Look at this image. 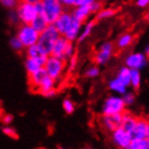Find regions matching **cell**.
I'll return each mask as SVG.
<instances>
[{"mask_svg": "<svg viewBox=\"0 0 149 149\" xmlns=\"http://www.w3.org/2000/svg\"><path fill=\"white\" fill-rule=\"evenodd\" d=\"M27 81L33 92L39 93L42 96L57 88V82L48 75L45 68H42L33 74L27 75Z\"/></svg>", "mask_w": 149, "mask_h": 149, "instance_id": "cell-1", "label": "cell"}, {"mask_svg": "<svg viewBox=\"0 0 149 149\" xmlns=\"http://www.w3.org/2000/svg\"><path fill=\"white\" fill-rule=\"evenodd\" d=\"M39 15H42L47 22L54 24L66 9L61 0H42L36 4Z\"/></svg>", "mask_w": 149, "mask_h": 149, "instance_id": "cell-2", "label": "cell"}, {"mask_svg": "<svg viewBox=\"0 0 149 149\" xmlns=\"http://www.w3.org/2000/svg\"><path fill=\"white\" fill-rule=\"evenodd\" d=\"M43 68H45L48 75L58 83L60 81H62V79L65 74L67 70V62L51 54L47 57Z\"/></svg>", "mask_w": 149, "mask_h": 149, "instance_id": "cell-3", "label": "cell"}, {"mask_svg": "<svg viewBox=\"0 0 149 149\" xmlns=\"http://www.w3.org/2000/svg\"><path fill=\"white\" fill-rule=\"evenodd\" d=\"M60 36L61 33L54 26V24H51L45 31H42L40 33L37 45L45 54L51 55L54 43Z\"/></svg>", "mask_w": 149, "mask_h": 149, "instance_id": "cell-4", "label": "cell"}, {"mask_svg": "<svg viewBox=\"0 0 149 149\" xmlns=\"http://www.w3.org/2000/svg\"><path fill=\"white\" fill-rule=\"evenodd\" d=\"M52 54L64 60L65 62H68L72 56L76 54L74 42H71L65 36H61L54 43Z\"/></svg>", "mask_w": 149, "mask_h": 149, "instance_id": "cell-5", "label": "cell"}, {"mask_svg": "<svg viewBox=\"0 0 149 149\" xmlns=\"http://www.w3.org/2000/svg\"><path fill=\"white\" fill-rule=\"evenodd\" d=\"M127 110V106L121 95L112 94L105 98L101 106V114L113 115L122 114Z\"/></svg>", "mask_w": 149, "mask_h": 149, "instance_id": "cell-6", "label": "cell"}, {"mask_svg": "<svg viewBox=\"0 0 149 149\" xmlns=\"http://www.w3.org/2000/svg\"><path fill=\"white\" fill-rule=\"evenodd\" d=\"M115 48L116 45L110 41H105L101 42L94 52L92 58L94 63L100 67L107 65L114 54Z\"/></svg>", "mask_w": 149, "mask_h": 149, "instance_id": "cell-7", "label": "cell"}, {"mask_svg": "<svg viewBox=\"0 0 149 149\" xmlns=\"http://www.w3.org/2000/svg\"><path fill=\"white\" fill-rule=\"evenodd\" d=\"M16 36L25 48L34 45L38 42L40 33L34 29L31 24H20L17 26Z\"/></svg>", "mask_w": 149, "mask_h": 149, "instance_id": "cell-8", "label": "cell"}, {"mask_svg": "<svg viewBox=\"0 0 149 149\" xmlns=\"http://www.w3.org/2000/svg\"><path fill=\"white\" fill-rule=\"evenodd\" d=\"M122 120H123V113L113 114V115L101 114L98 118V124L103 131L110 134L122 126Z\"/></svg>", "mask_w": 149, "mask_h": 149, "instance_id": "cell-9", "label": "cell"}, {"mask_svg": "<svg viewBox=\"0 0 149 149\" xmlns=\"http://www.w3.org/2000/svg\"><path fill=\"white\" fill-rule=\"evenodd\" d=\"M15 9L19 15L21 24H31L39 15L36 4L25 2L23 0H20Z\"/></svg>", "mask_w": 149, "mask_h": 149, "instance_id": "cell-10", "label": "cell"}, {"mask_svg": "<svg viewBox=\"0 0 149 149\" xmlns=\"http://www.w3.org/2000/svg\"><path fill=\"white\" fill-rule=\"evenodd\" d=\"M132 139L131 134L122 127L117 128L109 134L110 143L117 148L128 149Z\"/></svg>", "mask_w": 149, "mask_h": 149, "instance_id": "cell-11", "label": "cell"}, {"mask_svg": "<svg viewBox=\"0 0 149 149\" xmlns=\"http://www.w3.org/2000/svg\"><path fill=\"white\" fill-rule=\"evenodd\" d=\"M125 65L131 70H143L148 65V56L145 52H130L125 58Z\"/></svg>", "mask_w": 149, "mask_h": 149, "instance_id": "cell-12", "label": "cell"}, {"mask_svg": "<svg viewBox=\"0 0 149 149\" xmlns=\"http://www.w3.org/2000/svg\"><path fill=\"white\" fill-rule=\"evenodd\" d=\"M72 21H73V16L72 15L71 10L65 9L63 13L56 19L54 24L59 31V33H61V36H63L68 30V28L70 27V25L72 24Z\"/></svg>", "mask_w": 149, "mask_h": 149, "instance_id": "cell-13", "label": "cell"}, {"mask_svg": "<svg viewBox=\"0 0 149 149\" xmlns=\"http://www.w3.org/2000/svg\"><path fill=\"white\" fill-rule=\"evenodd\" d=\"M72 15L75 19L81 21L82 23H85L90 18L91 15H93L92 11L91 9V6L85 5V6H75L71 9Z\"/></svg>", "mask_w": 149, "mask_h": 149, "instance_id": "cell-14", "label": "cell"}, {"mask_svg": "<svg viewBox=\"0 0 149 149\" xmlns=\"http://www.w3.org/2000/svg\"><path fill=\"white\" fill-rule=\"evenodd\" d=\"M130 134L132 138H147V118H138L136 124Z\"/></svg>", "mask_w": 149, "mask_h": 149, "instance_id": "cell-15", "label": "cell"}, {"mask_svg": "<svg viewBox=\"0 0 149 149\" xmlns=\"http://www.w3.org/2000/svg\"><path fill=\"white\" fill-rule=\"evenodd\" d=\"M83 24L84 23L75 19L73 17V21H72V24L70 25V27L68 28L66 33L63 34V36H65L68 40H70L71 42L78 41L79 36H80L81 31L82 29Z\"/></svg>", "mask_w": 149, "mask_h": 149, "instance_id": "cell-16", "label": "cell"}, {"mask_svg": "<svg viewBox=\"0 0 149 149\" xmlns=\"http://www.w3.org/2000/svg\"><path fill=\"white\" fill-rule=\"evenodd\" d=\"M24 54H25V56H27V57H32V58L37 59L43 65H45V63L46 62L47 57L49 56V55L45 54V52L41 50V48L39 47V45H37V43L34 45H32V46L25 48Z\"/></svg>", "mask_w": 149, "mask_h": 149, "instance_id": "cell-17", "label": "cell"}, {"mask_svg": "<svg viewBox=\"0 0 149 149\" xmlns=\"http://www.w3.org/2000/svg\"><path fill=\"white\" fill-rule=\"evenodd\" d=\"M108 89L112 93H116L118 95L122 96L128 91V87L126 86L123 82H122L117 76H115L109 81Z\"/></svg>", "mask_w": 149, "mask_h": 149, "instance_id": "cell-18", "label": "cell"}, {"mask_svg": "<svg viewBox=\"0 0 149 149\" xmlns=\"http://www.w3.org/2000/svg\"><path fill=\"white\" fill-rule=\"evenodd\" d=\"M24 65V69H25L26 74L27 75L36 73V72L39 71V70L43 68V64L40 62V61H38L36 58L27 57V56H25Z\"/></svg>", "mask_w": 149, "mask_h": 149, "instance_id": "cell-19", "label": "cell"}, {"mask_svg": "<svg viewBox=\"0 0 149 149\" xmlns=\"http://www.w3.org/2000/svg\"><path fill=\"white\" fill-rule=\"evenodd\" d=\"M134 40H135V36L133 33L128 32L122 33L119 36V37L118 38L115 43L116 48L118 50H125L132 45Z\"/></svg>", "mask_w": 149, "mask_h": 149, "instance_id": "cell-20", "label": "cell"}, {"mask_svg": "<svg viewBox=\"0 0 149 149\" xmlns=\"http://www.w3.org/2000/svg\"><path fill=\"white\" fill-rule=\"evenodd\" d=\"M97 22L98 21L96 19H91V20H88L87 22H85V24H83L82 29L81 31V33H80V36H79V38L77 41L78 42H82L91 36V34L95 27L96 24H97Z\"/></svg>", "mask_w": 149, "mask_h": 149, "instance_id": "cell-21", "label": "cell"}, {"mask_svg": "<svg viewBox=\"0 0 149 149\" xmlns=\"http://www.w3.org/2000/svg\"><path fill=\"white\" fill-rule=\"evenodd\" d=\"M138 118L136 117L133 113H131L130 111L126 110L123 113V120H122V127L128 131L129 133H131L133 131L136 122H137Z\"/></svg>", "mask_w": 149, "mask_h": 149, "instance_id": "cell-22", "label": "cell"}, {"mask_svg": "<svg viewBox=\"0 0 149 149\" xmlns=\"http://www.w3.org/2000/svg\"><path fill=\"white\" fill-rule=\"evenodd\" d=\"M142 83V75L140 70L133 69L131 70V79H130V88L136 91L140 89Z\"/></svg>", "mask_w": 149, "mask_h": 149, "instance_id": "cell-23", "label": "cell"}, {"mask_svg": "<svg viewBox=\"0 0 149 149\" xmlns=\"http://www.w3.org/2000/svg\"><path fill=\"white\" fill-rule=\"evenodd\" d=\"M117 14V9L114 7H103L100 11L95 15V19L98 22L109 19Z\"/></svg>", "mask_w": 149, "mask_h": 149, "instance_id": "cell-24", "label": "cell"}, {"mask_svg": "<svg viewBox=\"0 0 149 149\" xmlns=\"http://www.w3.org/2000/svg\"><path fill=\"white\" fill-rule=\"evenodd\" d=\"M116 76L123 82L126 86L130 88V79H131V69L127 66H122L118 69Z\"/></svg>", "mask_w": 149, "mask_h": 149, "instance_id": "cell-25", "label": "cell"}, {"mask_svg": "<svg viewBox=\"0 0 149 149\" xmlns=\"http://www.w3.org/2000/svg\"><path fill=\"white\" fill-rule=\"evenodd\" d=\"M31 24L34 29L41 33L42 31H45L48 27V25L50 24L42 15H38L36 18H34V20L31 23Z\"/></svg>", "mask_w": 149, "mask_h": 149, "instance_id": "cell-26", "label": "cell"}, {"mask_svg": "<svg viewBox=\"0 0 149 149\" xmlns=\"http://www.w3.org/2000/svg\"><path fill=\"white\" fill-rule=\"evenodd\" d=\"M66 9H72V8L79 6H90L95 0H61Z\"/></svg>", "mask_w": 149, "mask_h": 149, "instance_id": "cell-27", "label": "cell"}, {"mask_svg": "<svg viewBox=\"0 0 149 149\" xmlns=\"http://www.w3.org/2000/svg\"><path fill=\"white\" fill-rule=\"evenodd\" d=\"M100 74V66L96 63L88 66L83 72V75L87 79H95L99 77Z\"/></svg>", "mask_w": 149, "mask_h": 149, "instance_id": "cell-28", "label": "cell"}, {"mask_svg": "<svg viewBox=\"0 0 149 149\" xmlns=\"http://www.w3.org/2000/svg\"><path fill=\"white\" fill-rule=\"evenodd\" d=\"M9 46L15 52H22L25 50V47L24 46L23 42H21V40L18 37H17L16 34L9 39Z\"/></svg>", "mask_w": 149, "mask_h": 149, "instance_id": "cell-29", "label": "cell"}, {"mask_svg": "<svg viewBox=\"0 0 149 149\" xmlns=\"http://www.w3.org/2000/svg\"><path fill=\"white\" fill-rule=\"evenodd\" d=\"M128 149H148L147 138H143V139L133 138Z\"/></svg>", "mask_w": 149, "mask_h": 149, "instance_id": "cell-30", "label": "cell"}, {"mask_svg": "<svg viewBox=\"0 0 149 149\" xmlns=\"http://www.w3.org/2000/svg\"><path fill=\"white\" fill-rule=\"evenodd\" d=\"M122 98L127 107H131L136 103V94L135 91H127L124 95H122Z\"/></svg>", "mask_w": 149, "mask_h": 149, "instance_id": "cell-31", "label": "cell"}, {"mask_svg": "<svg viewBox=\"0 0 149 149\" xmlns=\"http://www.w3.org/2000/svg\"><path fill=\"white\" fill-rule=\"evenodd\" d=\"M7 20H8V22H9V24H12V25L18 26L21 24L19 15H18V14H17L16 9L8 10V13H7Z\"/></svg>", "mask_w": 149, "mask_h": 149, "instance_id": "cell-32", "label": "cell"}, {"mask_svg": "<svg viewBox=\"0 0 149 149\" xmlns=\"http://www.w3.org/2000/svg\"><path fill=\"white\" fill-rule=\"evenodd\" d=\"M63 109L67 115H71L75 111V104L70 98H65L63 101Z\"/></svg>", "mask_w": 149, "mask_h": 149, "instance_id": "cell-33", "label": "cell"}, {"mask_svg": "<svg viewBox=\"0 0 149 149\" xmlns=\"http://www.w3.org/2000/svg\"><path fill=\"white\" fill-rule=\"evenodd\" d=\"M2 6L6 8L8 10H11V9H15L16 6H18L20 0H0Z\"/></svg>", "mask_w": 149, "mask_h": 149, "instance_id": "cell-34", "label": "cell"}, {"mask_svg": "<svg viewBox=\"0 0 149 149\" xmlns=\"http://www.w3.org/2000/svg\"><path fill=\"white\" fill-rule=\"evenodd\" d=\"M2 132L7 136H9L11 138H14V139H16L17 136H18V135H17L16 133V131L14 127H12L10 125H7V126H5L3 128H2Z\"/></svg>", "mask_w": 149, "mask_h": 149, "instance_id": "cell-35", "label": "cell"}, {"mask_svg": "<svg viewBox=\"0 0 149 149\" xmlns=\"http://www.w3.org/2000/svg\"><path fill=\"white\" fill-rule=\"evenodd\" d=\"M77 64H78V56H77V54H76L74 56H72L67 62V71L68 72L74 71L75 68L77 67Z\"/></svg>", "mask_w": 149, "mask_h": 149, "instance_id": "cell-36", "label": "cell"}, {"mask_svg": "<svg viewBox=\"0 0 149 149\" xmlns=\"http://www.w3.org/2000/svg\"><path fill=\"white\" fill-rule=\"evenodd\" d=\"M90 6H91V9L92 11V14L96 15L99 11H100L103 8V2L99 1V0H95L93 3H91L90 5Z\"/></svg>", "mask_w": 149, "mask_h": 149, "instance_id": "cell-37", "label": "cell"}, {"mask_svg": "<svg viewBox=\"0 0 149 149\" xmlns=\"http://www.w3.org/2000/svg\"><path fill=\"white\" fill-rule=\"evenodd\" d=\"M1 120H2V124L4 126L11 125L13 123V121H14V116L12 115V114H9V113H5L2 115Z\"/></svg>", "mask_w": 149, "mask_h": 149, "instance_id": "cell-38", "label": "cell"}, {"mask_svg": "<svg viewBox=\"0 0 149 149\" xmlns=\"http://www.w3.org/2000/svg\"><path fill=\"white\" fill-rule=\"evenodd\" d=\"M136 5L139 8H146L149 6V0H136Z\"/></svg>", "mask_w": 149, "mask_h": 149, "instance_id": "cell-39", "label": "cell"}, {"mask_svg": "<svg viewBox=\"0 0 149 149\" xmlns=\"http://www.w3.org/2000/svg\"><path fill=\"white\" fill-rule=\"evenodd\" d=\"M23 1H25V2H29V3H33V4H37V3L41 2L42 0H23Z\"/></svg>", "mask_w": 149, "mask_h": 149, "instance_id": "cell-40", "label": "cell"}, {"mask_svg": "<svg viewBox=\"0 0 149 149\" xmlns=\"http://www.w3.org/2000/svg\"><path fill=\"white\" fill-rule=\"evenodd\" d=\"M144 52L149 57V45H147L146 46V48H145V50H144Z\"/></svg>", "mask_w": 149, "mask_h": 149, "instance_id": "cell-41", "label": "cell"}, {"mask_svg": "<svg viewBox=\"0 0 149 149\" xmlns=\"http://www.w3.org/2000/svg\"><path fill=\"white\" fill-rule=\"evenodd\" d=\"M145 19L146 21H149V8L147 9V11L146 12V14H145Z\"/></svg>", "mask_w": 149, "mask_h": 149, "instance_id": "cell-42", "label": "cell"}, {"mask_svg": "<svg viewBox=\"0 0 149 149\" xmlns=\"http://www.w3.org/2000/svg\"><path fill=\"white\" fill-rule=\"evenodd\" d=\"M147 138H149V118H147Z\"/></svg>", "mask_w": 149, "mask_h": 149, "instance_id": "cell-43", "label": "cell"}, {"mask_svg": "<svg viewBox=\"0 0 149 149\" xmlns=\"http://www.w3.org/2000/svg\"><path fill=\"white\" fill-rule=\"evenodd\" d=\"M147 145H148V149H149V138H147Z\"/></svg>", "mask_w": 149, "mask_h": 149, "instance_id": "cell-44", "label": "cell"}, {"mask_svg": "<svg viewBox=\"0 0 149 149\" xmlns=\"http://www.w3.org/2000/svg\"><path fill=\"white\" fill-rule=\"evenodd\" d=\"M99 1H101V2H105L106 0H99Z\"/></svg>", "mask_w": 149, "mask_h": 149, "instance_id": "cell-45", "label": "cell"}, {"mask_svg": "<svg viewBox=\"0 0 149 149\" xmlns=\"http://www.w3.org/2000/svg\"><path fill=\"white\" fill-rule=\"evenodd\" d=\"M148 65H149V57H148Z\"/></svg>", "mask_w": 149, "mask_h": 149, "instance_id": "cell-46", "label": "cell"}]
</instances>
